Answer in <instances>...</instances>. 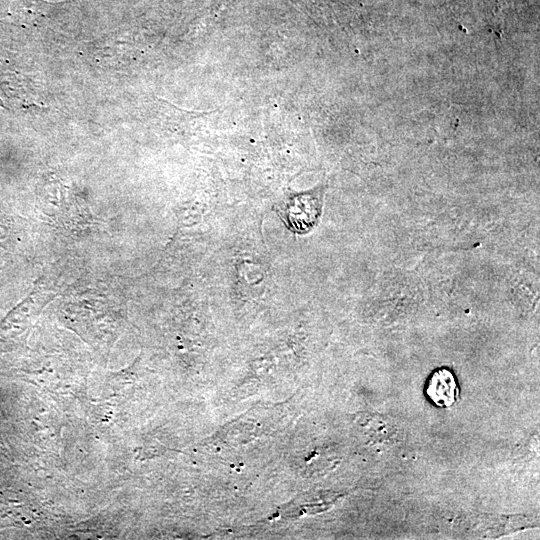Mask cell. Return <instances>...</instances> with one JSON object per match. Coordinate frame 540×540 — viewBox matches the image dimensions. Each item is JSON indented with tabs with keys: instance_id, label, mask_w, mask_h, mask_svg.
Returning a JSON list of instances; mask_svg holds the SVG:
<instances>
[{
	"instance_id": "6da1fadb",
	"label": "cell",
	"mask_w": 540,
	"mask_h": 540,
	"mask_svg": "<svg viewBox=\"0 0 540 540\" xmlns=\"http://www.w3.org/2000/svg\"><path fill=\"white\" fill-rule=\"evenodd\" d=\"M323 188L293 195L285 202V220L296 232H307L317 223L322 207Z\"/></svg>"
},
{
	"instance_id": "7a4b0ae2",
	"label": "cell",
	"mask_w": 540,
	"mask_h": 540,
	"mask_svg": "<svg viewBox=\"0 0 540 540\" xmlns=\"http://www.w3.org/2000/svg\"><path fill=\"white\" fill-rule=\"evenodd\" d=\"M426 394L438 407H451L459 400V389L453 373L447 368L433 372L428 380Z\"/></svg>"
}]
</instances>
